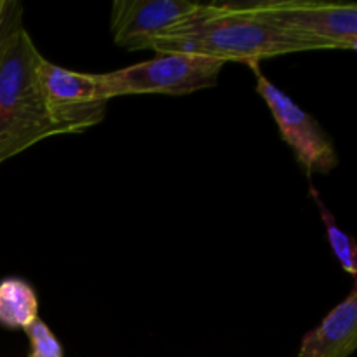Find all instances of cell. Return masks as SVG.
<instances>
[{
    "mask_svg": "<svg viewBox=\"0 0 357 357\" xmlns=\"http://www.w3.org/2000/svg\"><path fill=\"white\" fill-rule=\"evenodd\" d=\"M152 51L258 66L264 59L314 49L261 16L253 2H211L202 3L194 16L157 38Z\"/></svg>",
    "mask_w": 357,
    "mask_h": 357,
    "instance_id": "obj_1",
    "label": "cell"
},
{
    "mask_svg": "<svg viewBox=\"0 0 357 357\" xmlns=\"http://www.w3.org/2000/svg\"><path fill=\"white\" fill-rule=\"evenodd\" d=\"M40 59L21 23L0 52V164L42 139L65 135L42 100L37 82Z\"/></svg>",
    "mask_w": 357,
    "mask_h": 357,
    "instance_id": "obj_2",
    "label": "cell"
},
{
    "mask_svg": "<svg viewBox=\"0 0 357 357\" xmlns=\"http://www.w3.org/2000/svg\"><path fill=\"white\" fill-rule=\"evenodd\" d=\"M225 63L183 52H160L149 61L100 73L108 100L132 94L183 96L216 84Z\"/></svg>",
    "mask_w": 357,
    "mask_h": 357,
    "instance_id": "obj_3",
    "label": "cell"
},
{
    "mask_svg": "<svg viewBox=\"0 0 357 357\" xmlns=\"http://www.w3.org/2000/svg\"><path fill=\"white\" fill-rule=\"evenodd\" d=\"M255 9L300 40L323 49L357 47L356 3H326L309 0H258Z\"/></svg>",
    "mask_w": 357,
    "mask_h": 357,
    "instance_id": "obj_4",
    "label": "cell"
},
{
    "mask_svg": "<svg viewBox=\"0 0 357 357\" xmlns=\"http://www.w3.org/2000/svg\"><path fill=\"white\" fill-rule=\"evenodd\" d=\"M37 82L52 121L65 131L82 132L105 117L107 98L100 73L63 68L42 56L37 65Z\"/></svg>",
    "mask_w": 357,
    "mask_h": 357,
    "instance_id": "obj_5",
    "label": "cell"
},
{
    "mask_svg": "<svg viewBox=\"0 0 357 357\" xmlns=\"http://www.w3.org/2000/svg\"><path fill=\"white\" fill-rule=\"evenodd\" d=\"M257 75V91L267 103L282 139L295 152L296 160L307 174H326L338 164L333 142L324 135L319 122L295 103L284 91L271 82L258 66H251Z\"/></svg>",
    "mask_w": 357,
    "mask_h": 357,
    "instance_id": "obj_6",
    "label": "cell"
},
{
    "mask_svg": "<svg viewBox=\"0 0 357 357\" xmlns=\"http://www.w3.org/2000/svg\"><path fill=\"white\" fill-rule=\"evenodd\" d=\"M201 6L190 0H117L110 13L112 37L128 51L152 49L157 38L194 16Z\"/></svg>",
    "mask_w": 357,
    "mask_h": 357,
    "instance_id": "obj_7",
    "label": "cell"
},
{
    "mask_svg": "<svg viewBox=\"0 0 357 357\" xmlns=\"http://www.w3.org/2000/svg\"><path fill=\"white\" fill-rule=\"evenodd\" d=\"M357 349V288L300 342L298 357H351Z\"/></svg>",
    "mask_w": 357,
    "mask_h": 357,
    "instance_id": "obj_8",
    "label": "cell"
},
{
    "mask_svg": "<svg viewBox=\"0 0 357 357\" xmlns=\"http://www.w3.org/2000/svg\"><path fill=\"white\" fill-rule=\"evenodd\" d=\"M38 319V296L26 281L6 278L0 281V326L26 330Z\"/></svg>",
    "mask_w": 357,
    "mask_h": 357,
    "instance_id": "obj_9",
    "label": "cell"
},
{
    "mask_svg": "<svg viewBox=\"0 0 357 357\" xmlns=\"http://www.w3.org/2000/svg\"><path fill=\"white\" fill-rule=\"evenodd\" d=\"M310 194H312L314 201H316L317 208H319L321 220H323L324 230H326L328 243H330L335 257H337V260L340 261L342 268H344L347 274L357 275V248L354 241L351 239V236H349L347 232H344V230L337 225L335 216L331 215L330 209H328L326 206H324V202L321 201L319 192H317L314 187H310Z\"/></svg>",
    "mask_w": 357,
    "mask_h": 357,
    "instance_id": "obj_10",
    "label": "cell"
},
{
    "mask_svg": "<svg viewBox=\"0 0 357 357\" xmlns=\"http://www.w3.org/2000/svg\"><path fill=\"white\" fill-rule=\"evenodd\" d=\"M24 331L30 340V356L28 357H63L61 344L44 321H33Z\"/></svg>",
    "mask_w": 357,
    "mask_h": 357,
    "instance_id": "obj_11",
    "label": "cell"
},
{
    "mask_svg": "<svg viewBox=\"0 0 357 357\" xmlns=\"http://www.w3.org/2000/svg\"><path fill=\"white\" fill-rule=\"evenodd\" d=\"M21 16H23V7H21V3L10 2L9 0L6 13H3L2 23H0V52H2L6 42L9 40L10 33L21 24Z\"/></svg>",
    "mask_w": 357,
    "mask_h": 357,
    "instance_id": "obj_12",
    "label": "cell"
},
{
    "mask_svg": "<svg viewBox=\"0 0 357 357\" xmlns=\"http://www.w3.org/2000/svg\"><path fill=\"white\" fill-rule=\"evenodd\" d=\"M7 3H9V0H0V23H2V17H3V13H6V9H7Z\"/></svg>",
    "mask_w": 357,
    "mask_h": 357,
    "instance_id": "obj_13",
    "label": "cell"
}]
</instances>
